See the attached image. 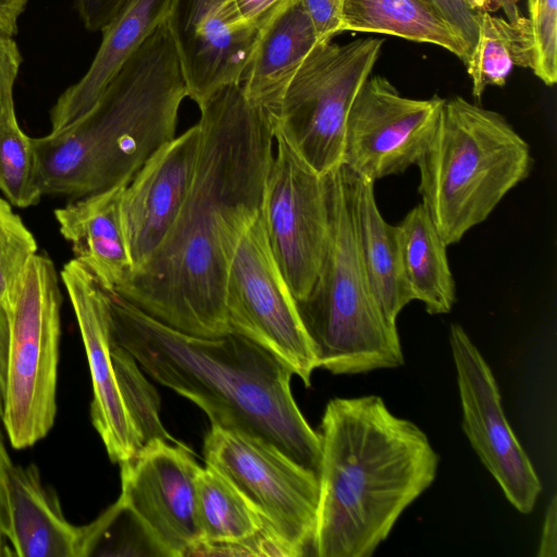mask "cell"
Segmentation results:
<instances>
[{"label": "cell", "instance_id": "f1b7e54d", "mask_svg": "<svg viewBox=\"0 0 557 557\" xmlns=\"http://www.w3.org/2000/svg\"><path fill=\"white\" fill-rule=\"evenodd\" d=\"M36 252L34 235L13 211L12 205L0 197V308H7Z\"/></svg>", "mask_w": 557, "mask_h": 557}, {"label": "cell", "instance_id": "e0dca14e", "mask_svg": "<svg viewBox=\"0 0 557 557\" xmlns=\"http://www.w3.org/2000/svg\"><path fill=\"white\" fill-rule=\"evenodd\" d=\"M200 139L197 123L161 146L125 186L122 219L132 273L147 262L174 223L193 182Z\"/></svg>", "mask_w": 557, "mask_h": 557}, {"label": "cell", "instance_id": "83f0119b", "mask_svg": "<svg viewBox=\"0 0 557 557\" xmlns=\"http://www.w3.org/2000/svg\"><path fill=\"white\" fill-rule=\"evenodd\" d=\"M111 354L120 394L144 445L157 438L181 444L163 428L159 417V396L134 357L113 338Z\"/></svg>", "mask_w": 557, "mask_h": 557}, {"label": "cell", "instance_id": "d6a6232c", "mask_svg": "<svg viewBox=\"0 0 557 557\" xmlns=\"http://www.w3.org/2000/svg\"><path fill=\"white\" fill-rule=\"evenodd\" d=\"M428 1H430L444 18L459 33L471 51L478 38L479 12L472 10L466 0Z\"/></svg>", "mask_w": 557, "mask_h": 557}, {"label": "cell", "instance_id": "4fadbf2b", "mask_svg": "<svg viewBox=\"0 0 557 557\" xmlns=\"http://www.w3.org/2000/svg\"><path fill=\"white\" fill-rule=\"evenodd\" d=\"M449 343L457 372L462 429L509 503L521 513H530L542 484L506 419L494 374L461 325L451 324Z\"/></svg>", "mask_w": 557, "mask_h": 557}, {"label": "cell", "instance_id": "4dcf8cb0", "mask_svg": "<svg viewBox=\"0 0 557 557\" xmlns=\"http://www.w3.org/2000/svg\"><path fill=\"white\" fill-rule=\"evenodd\" d=\"M22 61L15 40L0 30V125L16 117L13 89Z\"/></svg>", "mask_w": 557, "mask_h": 557}, {"label": "cell", "instance_id": "e575fe53", "mask_svg": "<svg viewBox=\"0 0 557 557\" xmlns=\"http://www.w3.org/2000/svg\"><path fill=\"white\" fill-rule=\"evenodd\" d=\"M290 0H232L237 16L245 25L263 30Z\"/></svg>", "mask_w": 557, "mask_h": 557}, {"label": "cell", "instance_id": "ab89813d", "mask_svg": "<svg viewBox=\"0 0 557 557\" xmlns=\"http://www.w3.org/2000/svg\"><path fill=\"white\" fill-rule=\"evenodd\" d=\"M472 10L476 12H494L491 0H466Z\"/></svg>", "mask_w": 557, "mask_h": 557}, {"label": "cell", "instance_id": "52a82bcc", "mask_svg": "<svg viewBox=\"0 0 557 557\" xmlns=\"http://www.w3.org/2000/svg\"><path fill=\"white\" fill-rule=\"evenodd\" d=\"M61 305L55 267L48 256L36 253L7 305L10 341L2 421L15 449L35 445L54 423Z\"/></svg>", "mask_w": 557, "mask_h": 557}, {"label": "cell", "instance_id": "ac0fdd59", "mask_svg": "<svg viewBox=\"0 0 557 557\" xmlns=\"http://www.w3.org/2000/svg\"><path fill=\"white\" fill-rule=\"evenodd\" d=\"M126 183L94 193L54 210L60 233L82 263L106 290L131 276L133 265L122 219Z\"/></svg>", "mask_w": 557, "mask_h": 557}, {"label": "cell", "instance_id": "44dd1931", "mask_svg": "<svg viewBox=\"0 0 557 557\" xmlns=\"http://www.w3.org/2000/svg\"><path fill=\"white\" fill-rule=\"evenodd\" d=\"M13 539L20 557H81L82 527L69 522L36 465L13 466L9 480Z\"/></svg>", "mask_w": 557, "mask_h": 557}, {"label": "cell", "instance_id": "d4e9b609", "mask_svg": "<svg viewBox=\"0 0 557 557\" xmlns=\"http://www.w3.org/2000/svg\"><path fill=\"white\" fill-rule=\"evenodd\" d=\"M533 63L529 25L518 27L491 12H479L476 42L466 63L475 99L487 86H504L515 65L532 70Z\"/></svg>", "mask_w": 557, "mask_h": 557}, {"label": "cell", "instance_id": "ba28073f", "mask_svg": "<svg viewBox=\"0 0 557 557\" xmlns=\"http://www.w3.org/2000/svg\"><path fill=\"white\" fill-rule=\"evenodd\" d=\"M383 40L319 42L289 82L272 129L319 175L342 166L350 107L370 76Z\"/></svg>", "mask_w": 557, "mask_h": 557}, {"label": "cell", "instance_id": "d6986e66", "mask_svg": "<svg viewBox=\"0 0 557 557\" xmlns=\"http://www.w3.org/2000/svg\"><path fill=\"white\" fill-rule=\"evenodd\" d=\"M171 0H133L103 30L101 44L82 78L67 87L50 112L51 132L89 111L129 57L166 18Z\"/></svg>", "mask_w": 557, "mask_h": 557}, {"label": "cell", "instance_id": "d590c367", "mask_svg": "<svg viewBox=\"0 0 557 557\" xmlns=\"http://www.w3.org/2000/svg\"><path fill=\"white\" fill-rule=\"evenodd\" d=\"M13 463L0 434V534L10 543L13 539L9 480Z\"/></svg>", "mask_w": 557, "mask_h": 557}, {"label": "cell", "instance_id": "ffe728a7", "mask_svg": "<svg viewBox=\"0 0 557 557\" xmlns=\"http://www.w3.org/2000/svg\"><path fill=\"white\" fill-rule=\"evenodd\" d=\"M319 42L299 0H290L263 28L239 85L271 125L289 82Z\"/></svg>", "mask_w": 557, "mask_h": 557}, {"label": "cell", "instance_id": "836d02e7", "mask_svg": "<svg viewBox=\"0 0 557 557\" xmlns=\"http://www.w3.org/2000/svg\"><path fill=\"white\" fill-rule=\"evenodd\" d=\"M133 0H73L86 29L102 32Z\"/></svg>", "mask_w": 557, "mask_h": 557}, {"label": "cell", "instance_id": "cb8c5ba5", "mask_svg": "<svg viewBox=\"0 0 557 557\" xmlns=\"http://www.w3.org/2000/svg\"><path fill=\"white\" fill-rule=\"evenodd\" d=\"M391 35L440 46L465 64L470 49L428 0H346L342 32Z\"/></svg>", "mask_w": 557, "mask_h": 557}, {"label": "cell", "instance_id": "8d00e7d4", "mask_svg": "<svg viewBox=\"0 0 557 557\" xmlns=\"http://www.w3.org/2000/svg\"><path fill=\"white\" fill-rule=\"evenodd\" d=\"M539 545V557L557 556V497L554 496L547 507Z\"/></svg>", "mask_w": 557, "mask_h": 557}, {"label": "cell", "instance_id": "9a60e30c", "mask_svg": "<svg viewBox=\"0 0 557 557\" xmlns=\"http://www.w3.org/2000/svg\"><path fill=\"white\" fill-rule=\"evenodd\" d=\"M165 23L187 97L199 109L220 89L240 84L262 33L242 23L232 0H171Z\"/></svg>", "mask_w": 557, "mask_h": 557}, {"label": "cell", "instance_id": "484cf974", "mask_svg": "<svg viewBox=\"0 0 557 557\" xmlns=\"http://www.w3.org/2000/svg\"><path fill=\"white\" fill-rule=\"evenodd\" d=\"M195 513L199 540L208 542H239L264 527L239 491L210 466L196 479Z\"/></svg>", "mask_w": 557, "mask_h": 557}, {"label": "cell", "instance_id": "2e32d148", "mask_svg": "<svg viewBox=\"0 0 557 557\" xmlns=\"http://www.w3.org/2000/svg\"><path fill=\"white\" fill-rule=\"evenodd\" d=\"M61 278L73 306L90 370L91 422L110 459L121 463L133 457L144 443L125 408L115 377L108 294L75 259L64 264Z\"/></svg>", "mask_w": 557, "mask_h": 557}, {"label": "cell", "instance_id": "4316f807", "mask_svg": "<svg viewBox=\"0 0 557 557\" xmlns=\"http://www.w3.org/2000/svg\"><path fill=\"white\" fill-rule=\"evenodd\" d=\"M0 190L18 208L35 206L44 196L34 138L22 131L17 117L0 125Z\"/></svg>", "mask_w": 557, "mask_h": 557}, {"label": "cell", "instance_id": "7c38bea8", "mask_svg": "<svg viewBox=\"0 0 557 557\" xmlns=\"http://www.w3.org/2000/svg\"><path fill=\"white\" fill-rule=\"evenodd\" d=\"M445 100L407 98L385 77L369 76L347 116L342 165L375 183L417 164Z\"/></svg>", "mask_w": 557, "mask_h": 557}, {"label": "cell", "instance_id": "5bb4252c", "mask_svg": "<svg viewBox=\"0 0 557 557\" xmlns=\"http://www.w3.org/2000/svg\"><path fill=\"white\" fill-rule=\"evenodd\" d=\"M120 500L137 519L159 556L185 557L200 539L196 479L200 471L183 444L152 440L122 461Z\"/></svg>", "mask_w": 557, "mask_h": 557}, {"label": "cell", "instance_id": "f546056e", "mask_svg": "<svg viewBox=\"0 0 557 557\" xmlns=\"http://www.w3.org/2000/svg\"><path fill=\"white\" fill-rule=\"evenodd\" d=\"M533 46L532 71L548 86L557 81V0H527Z\"/></svg>", "mask_w": 557, "mask_h": 557}, {"label": "cell", "instance_id": "f35d334b", "mask_svg": "<svg viewBox=\"0 0 557 557\" xmlns=\"http://www.w3.org/2000/svg\"><path fill=\"white\" fill-rule=\"evenodd\" d=\"M519 0H491L495 11L502 9L505 12L506 20L518 27L528 26V18L521 15Z\"/></svg>", "mask_w": 557, "mask_h": 557}, {"label": "cell", "instance_id": "30bf717a", "mask_svg": "<svg viewBox=\"0 0 557 557\" xmlns=\"http://www.w3.org/2000/svg\"><path fill=\"white\" fill-rule=\"evenodd\" d=\"M203 454L207 466L239 491L268 530L298 556L312 548L318 474L261 438L216 425L205 438Z\"/></svg>", "mask_w": 557, "mask_h": 557}, {"label": "cell", "instance_id": "3957f363", "mask_svg": "<svg viewBox=\"0 0 557 557\" xmlns=\"http://www.w3.org/2000/svg\"><path fill=\"white\" fill-rule=\"evenodd\" d=\"M318 557H370L434 482L438 455L413 422L375 395L334 398L321 425Z\"/></svg>", "mask_w": 557, "mask_h": 557}, {"label": "cell", "instance_id": "8fae6325", "mask_svg": "<svg viewBox=\"0 0 557 557\" xmlns=\"http://www.w3.org/2000/svg\"><path fill=\"white\" fill-rule=\"evenodd\" d=\"M273 152L264 181L260 215L274 257L296 301L319 275L330 233L325 175L315 173L285 136L273 131Z\"/></svg>", "mask_w": 557, "mask_h": 557}, {"label": "cell", "instance_id": "74e56055", "mask_svg": "<svg viewBox=\"0 0 557 557\" xmlns=\"http://www.w3.org/2000/svg\"><path fill=\"white\" fill-rule=\"evenodd\" d=\"M10 326L7 308H0V419H2L7 393V372Z\"/></svg>", "mask_w": 557, "mask_h": 557}, {"label": "cell", "instance_id": "5b68a950", "mask_svg": "<svg viewBox=\"0 0 557 557\" xmlns=\"http://www.w3.org/2000/svg\"><path fill=\"white\" fill-rule=\"evenodd\" d=\"M330 233L325 256L298 310L317 368L358 374L404 364L396 325L385 318L371 287L358 240L352 180L344 165L325 175Z\"/></svg>", "mask_w": 557, "mask_h": 557}, {"label": "cell", "instance_id": "1f68e13d", "mask_svg": "<svg viewBox=\"0 0 557 557\" xmlns=\"http://www.w3.org/2000/svg\"><path fill=\"white\" fill-rule=\"evenodd\" d=\"M346 0H299L320 41H331L342 33Z\"/></svg>", "mask_w": 557, "mask_h": 557}, {"label": "cell", "instance_id": "603a6c76", "mask_svg": "<svg viewBox=\"0 0 557 557\" xmlns=\"http://www.w3.org/2000/svg\"><path fill=\"white\" fill-rule=\"evenodd\" d=\"M405 280L413 300L430 314L448 313L456 288L442 235L422 203L396 225Z\"/></svg>", "mask_w": 557, "mask_h": 557}, {"label": "cell", "instance_id": "8992f818", "mask_svg": "<svg viewBox=\"0 0 557 557\" xmlns=\"http://www.w3.org/2000/svg\"><path fill=\"white\" fill-rule=\"evenodd\" d=\"M419 194L447 246L485 221L532 168L528 143L498 112L462 97L445 100L416 164Z\"/></svg>", "mask_w": 557, "mask_h": 557}, {"label": "cell", "instance_id": "7a4b0ae2", "mask_svg": "<svg viewBox=\"0 0 557 557\" xmlns=\"http://www.w3.org/2000/svg\"><path fill=\"white\" fill-rule=\"evenodd\" d=\"M106 292L113 341L152 379L199 406L212 425L261 438L319 476L320 435L295 403L286 362L237 333L181 332Z\"/></svg>", "mask_w": 557, "mask_h": 557}, {"label": "cell", "instance_id": "6da1fadb", "mask_svg": "<svg viewBox=\"0 0 557 557\" xmlns=\"http://www.w3.org/2000/svg\"><path fill=\"white\" fill-rule=\"evenodd\" d=\"M199 110L201 139L187 197L147 262L111 292L175 330L213 338L231 332L228 264L244 226L260 212L274 135L240 85L220 89Z\"/></svg>", "mask_w": 557, "mask_h": 557}, {"label": "cell", "instance_id": "60d3db41", "mask_svg": "<svg viewBox=\"0 0 557 557\" xmlns=\"http://www.w3.org/2000/svg\"><path fill=\"white\" fill-rule=\"evenodd\" d=\"M3 542H4V539L2 537V535L0 534V556L3 555V549H4V545H3Z\"/></svg>", "mask_w": 557, "mask_h": 557}, {"label": "cell", "instance_id": "9c48e42d", "mask_svg": "<svg viewBox=\"0 0 557 557\" xmlns=\"http://www.w3.org/2000/svg\"><path fill=\"white\" fill-rule=\"evenodd\" d=\"M225 309L231 332L277 356L310 386L317 368L312 345L260 212L244 226L232 252Z\"/></svg>", "mask_w": 557, "mask_h": 557}, {"label": "cell", "instance_id": "7402d4cb", "mask_svg": "<svg viewBox=\"0 0 557 557\" xmlns=\"http://www.w3.org/2000/svg\"><path fill=\"white\" fill-rule=\"evenodd\" d=\"M352 194L363 264L385 318L396 325L399 312L413 300L403 272L397 228L382 216L374 183L354 174Z\"/></svg>", "mask_w": 557, "mask_h": 557}, {"label": "cell", "instance_id": "277c9868", "mask_svg": "<svg viewBox=\"0 0 557 557\" xmlns=\"http://www.w3.org/2000/svg\"><path fill=\"white\" fill-rule=\"evenodd\" d=\"M185 97L178 57L163 21L89 111L34 138L42 194L77 199L129 182L176 136Z\"/></svg>", "mask_w": 557, "mask_h": 557}]
</instances>
